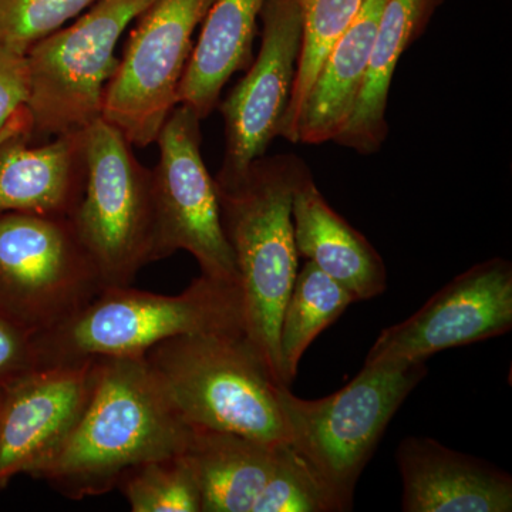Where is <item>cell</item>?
<instances>
[{
  "label": "cell",
  "mask_w": 512,
  "mask_h": 512,
  "mask_svg": "<svg viewBox=\"0 0 512 512\" xmlns=\"http://www.w3.org/2000/svg\"><path fill=\"white\" fill-rule=\"evenodd\" d=\"M103 119L83 131L84 187L70 222L103 288L130 286L154 262L151 171Z\"/></svg>",
  "instance_id": "6"
},
{
  "label": "cell",
  "mask_w": 512,
  "mask_h": 512,
  "mask_svg": "<svg viewBox=\"0 0 512 512\" xmlns=\"http://www.w3.org/2000/svg\"><path fill=\"white\" fill-rule=\"evenodd\" d=\"M37 369L33 335L0 315V387Z\"/></svg>",
  "instance_id": "27"
},
{
  "label": "cell",
  "mask_w": 512,
  "mask_h": 512,
  "mask_svg": "<svg viewBox=\"0 0 512 512\" xmlns=\"http://www.w3.org/2000/svg\"><path fill=\"white\" fill-rule=\"evenodd\" d=\"M191 429L288 443L279 384L245 333H195L158 343L144 356Z\"/></svg>",
  "instance_id": "4"
},
{
  "label": "cell",
  "mask_w": 512,
  "mask_h": 512,
  "mask_svg": "<svg viewBox=\"0 0 512 512\" xmlns=\"http://www.w3.org/2000/svg\"><path fill=\"white\" fill-rule=\"evenodd\" d=\"M117 488L133 512H202L200 485L184 451L130 468Z\"/></svg>",
  "instance_id": "23"
},
{
  "label": "cell",
  "mask_w": 512,
  "mask_h": 512,
  "mask_svg": "<svg viewBox=\"0 0 512 512\" xmlns=\"http://www.w3.org/2000/svg\"><path fill=\"white\" fill-rule=\"evenodd\" d=\"M511 328L512 265L491 258L457 275L409 319L384 329L365 365L426 362L441 350L497 338Z\"/></svg>",
  "instance_id": "11"
},
{
  "label": "cell",
  "mask_w": 512,
  "mask_h": 512,
  "mask_svg": "<svg viewBox=\"0 0 512 512\" xmlns=\"http://www.w3.org/2000/svg\"><path fill=\"white\" fill-rule=\"evenodd\" d=\"M26 107L0 131V215L9 212L70 217L82 197V133L30 146Z\"/></svg>",
  "instance_id": "14"
},
{
  "label": "cell",
  "mask_w": 512,
  "mask_h": 512,
  "mask_svg": "<svg viewBox=\"0 0 512 512\" xmlns=\"http://www.w3.org/2000/svg\"><path fill=\"white\" fill-rule=\"evenodd\" d=\"M292 220L298 255L345 286L356 301H367L386 291L382 256L362 232L330 207L311 173L293 195Z\"/></svg>",
  "instance_id": "16"
},
{
  "label": "cell",
  "mask_w": 512,
  "mask_h": 512,
  "mask_svg": "<svg viewBox=\"0 0 512 512\" xmlns=\"http://www.w3.org/2000/svg\"><path fill=\"white\" fill-rule=\"evenodd\" d=\"M154 0H97L76 22L35 43L28 56L30 127L40 136L82 133L103 114L117 43Z\"/></svg>",
  "instance_id": "7"
},
{
  "label": "cell",
  "mask_w": 512,
  "mask_h": 512,
  "mask_svg": "<svg viewBox=\"0 0 512 512\" xmlns=\"http://www.w3.org/2000/svg\"><path fill=\"white\" fill-rule=\"evenodd\" d=\"M191 431L144 357H99L82 412L32 476L70 500L97 497L130 468L183 453Z\"/></svg>",
  "instance_id": "1"
},
{
  "label": "cell",
  "mask_w": 512,
  "mask_h": 512,
  "mask_svg": "<svg viewBox=\"0 0 512 512\" xmlns=\"http://www.w3.org/2000/svg\"><path fill=\"white\" fill-rule=\"evenodd\" d=\"M355 302V295L345 286L323 274L311 261H305L285 303L279 330V360L285 386L295 380L302 356L313 340Z\"/></svg>",
  "instance_id": "21"
},
{
  "label": "cell",
  "mask_w": 512,
  "mask_h": 512,
  "mask_svg": "<svg viewBox=\"0 0 512 512\" xmlns=\"http://www.w3.org/2000/svg\"><path fill=\"white\" fill-rule=\"evenodd\" d=\"M93 362L37 367L0 387V487L32 476L62 443L89 396Z\"/></svg>",
  "instance_id": "13"
},
{
  "label": "cell",
  "mask_w": 512,
  "mask_h": 512,
  "mask_svg": "<svg viewBox=\"0 0 512 512\" xmlns=\"http://www.w3.org/2000/svg\"><path fill=\"white\" fill-rule=\"evenodd\" d=\"M245 333L241 289L201 275L178 295L103 288L79 312L33 336L37 367L99 357H144L158 343L195 333Z\"/></svg>",
  "instance_id": "3"
},
{
  "label": "cell",
  "mask_w": 512,
  "mask_h": 512,
  "mask_svg": "<svg viewBox=\"0 0 512 512\" xmlns=\"http://www.w3.org/2000/svg\"><path fill=\"white\" fill-rule=\"evenodd\" d=\"M276 446L228 431L192 429L184 456L200 485L202 512H252L271 476Z\"/></svg>",
  "instance_id": "20"
},
{
  "label": "cell",
  "mask_w": 512,
  "mask_h": 512,
  "mask_svg": "<svg viewBox=\"0 0 512 512\" xmlns=\"http://www.w3.org/2000/svg\"><path fill=\"white\" fill-rule=\"evenodd\" d=\"M262 42L258 57L234 87L221 113L225 154L215 181L235 180L264 157L281 133L302 43L299 0H265L261 10Z\"/></svg>",
  "instance_id": "12"
},
{
  "label": "cell",
  "mask_w": 512,
  "mask_h": 512,
  "mask_svg": "<svg viewBox=\"0 0 512 512\" xmlns=\"http://www.w3.org/2000/svg\"><path fill=\"white\" fill-rule=\"evenodd\" d=\"M340 512L308 461L288 443L276 446L275 463L252 512Z\"/></svg>",
  "instance_id": "24"
},
{
  "label": "cell",
  "mask_w": 512,
  "mask_h": 512,
  "mask_svg": "<svg viewBox=\"0 0 512 512\" xmlns=\"http://www.w3.org/2000/svg\"><path fill=\"white\" fill-rule=\"evenodd\" d=\"M427 375L426 362L365 365L343 389L319 400L279 386L288 444L301 454L338 503L352 510L359 477L390 420Z\"/></svg>",
  "instance_id": "5"
},
{
  "label": "cell",
  "mask_w": 512,
  "mask_h": 512,
  "mask_svg": "<svg viewBox=\"0 0 512 512\" xmlns=\"http://www.w3.org/2000/svg\"><path fill=\"white\" fill-rule=\"evenodd\" d=\"M441 2L443 0H386L359 100L348 126L335 143L366 156L382 148L389 133L387 101L397 63L426 30Z\"/></svg>",
  "instance_id": "18"
},
{
  "label": "cell",
  "mask_w": 512,
  "mask_h": 512,
  "mask_svg": "<svg viewBox=\"0 0 512 512\" xmlns=\"http://www.w3.org/2000/svg\"><path fill=\"white\" fill-rule=\"evenodd\" d=\"M200 124L194 110L178 104L158 134L160 154L151 171L154 261L187 251L200 265L201 275L239 286L222 227L217 184L202 158Z\"/></svg>",
  "instance_id": "9"
},
{
  "label": "cell",
  "mask_w": 512,
  "mask_h": 512,
  "mask_svg": "<svg viewBox=\"0 0 512 512\" xmlns=\"http://www.w3.org/2000/svg\"><path fill=\"white\" fill-rule=\"evenodd\" d=\"M384 3L365 0L330 50L285 140L319 146L335 141L348 126L369 69Z\"/></svg>",
  "instance_id": "17"
},
{
  "label": "cell",
  "mask_w": 512,
  "mask_h": 512,
  "mask_svg": "<svg viewBox=\"0 0 512 512\" xmlns=\"http://www.w3.org/2000/svg\"><path fill=\"white\" fill-rule=\"evenodd\" d=\"M29 96L28 56L0 46V131L26 107Z\"/></svg>",
  "instance_id": "26"
},
{
  "label": "cell",
  "mask_w": 512,
  "mask_h": 512,
  "mask_svg": "<svg viewBox=\"0 0 512 512\" xmlns=\"http://www.w3.org/2000/svg\"><path fill=\"white\" fill-rule=\"evenodd\" d=\"M101 289L69 217L0 215V315L37 336L79 312Z\"/></svg>",
  "instance_id": "8"
},
{
  "label": "cell",
  "mask_w": 512,
  "mask_h": 512,
  "mask_svg": "<svg viewBox=\"0 0 512 512\" xmlns=\"http://www.w3.org/2000/svg\"><path fill=\"white\" fill-rule=\"evenodd\" d=\"M264 2L215 0L202 20L200 39L192 47L177 94L178 104L190 107L200 120L218 106L228 80L251 66L256 19Z\"/></svg>",
  "instance_id": "19"
},
{
  "label": "cell",
  "mask_w": 512,
  "mask_h": 512,
  "mask_svg": "<svg viewBox=\"0 0 512 512\" xmlns=\"http://www.w3.org/2000/svg\"><path fill=\"white\" fill-rule=\"evenodd\" d=\"M309 173L301 158L264 156L241 177L215 181L222 227L237 265L245 336L279 384H284L279 330L298 274L293 195Z\"/></svg>",
  "instance_id": "2"
},
{
  "label": "cell",
  "mask_w": 512,
  "mask_h": 512,
  "mask_svg": "<svg viewBox=\"0 0 512 512\" xmlns=\"http://www.w3.org/2000/svg\"><path fill=\"white\" fill-rule=\"evenodd\" d=\"M97 0H0V46L20 53L62 29Z\"/></svg>",
  "instance_id": "25"
},
{
  "label": "cell",
  "mask_w": 512,
  "mask_h": 512,
  "mask_svg": "<svg viewBox=\"0 0 512 512\" xmlns=\"http://www.w3.org/2000/svg\"><path fill=\"white\" fill-rule=\"evenodd\" d=\"M215 0H154L131 30L104 90L101 119L134 147L157 141L192 52V35Z\"/></svg>",
  "instance_id": "10"
},
{
  "label": "cell",
  "mask_w": 512,
  "mask_h": 512,
  "mask_svg": "<svg viewBox=\"0 0 512 512\" xmlns=\"http://www.w3.org/2000/svg\"><path fill=\"white\" fill-rule=\"evenodd\" d=\"M302 10V43L295 82L279 136L286 138L298 119L332 47L355 20L365 0H299Z\"/></svg>",
  "instance_id": "22"
},
{
  "label": "cell",
  "mask_w": 512,
  "mask_h": 512,
  "mask_svg": "<svg viewBox=\"0 0 512 512\" xmlns=\"http://www.w3.org/2000/svg\"><path fill=\"white\" fill-rule=\"evenodd\" d=\"M404 512H510L512 478L429 437H407L396 451Z\"/></svg>",
  "instance_id": "15"
}]
</instances>
